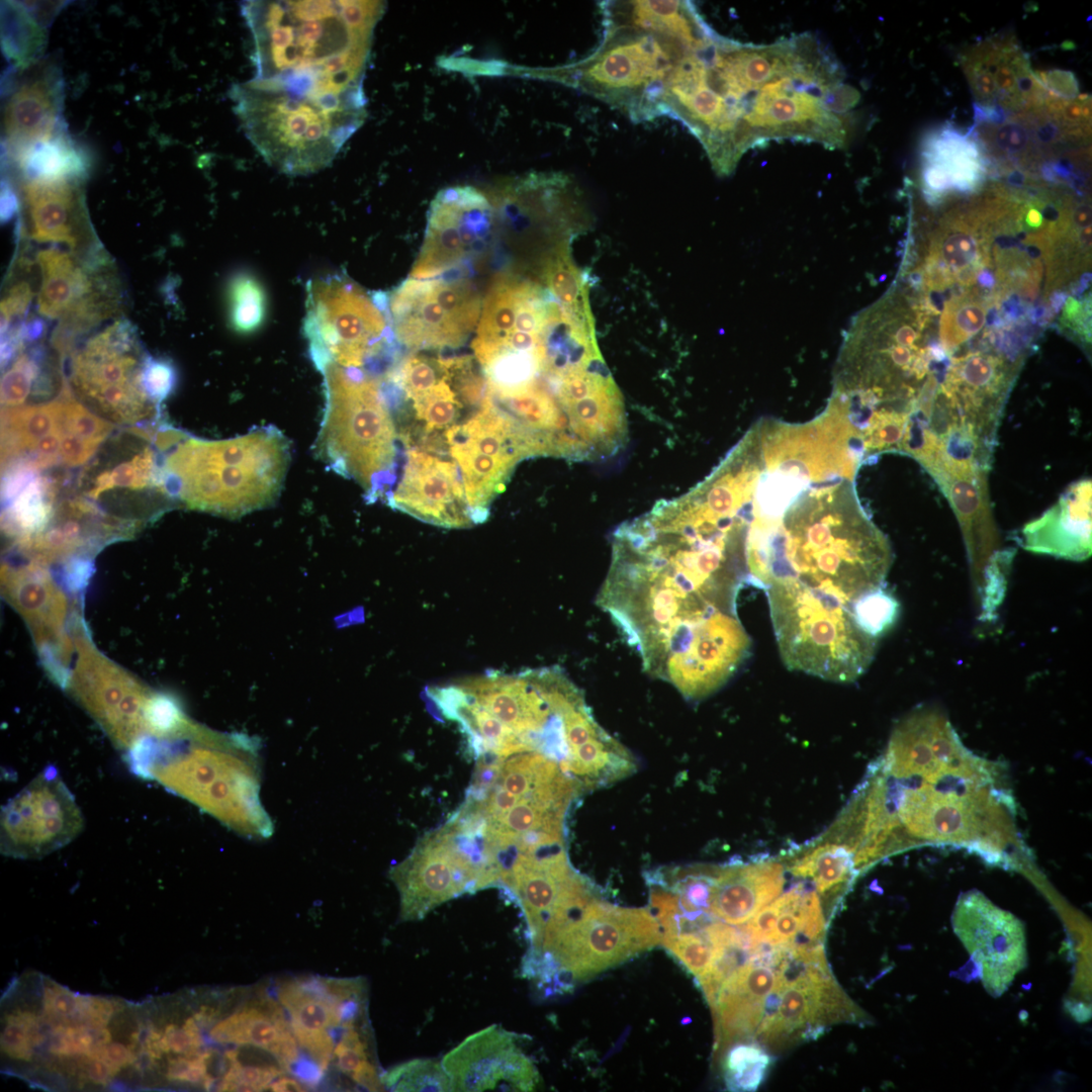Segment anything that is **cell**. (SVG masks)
<instances>
[{
	"label": "cell",
	"instance_id": "cell-1",
	"mask_svg": "<svg viewBox=\"0 0 1092 1092\" xmlns=\"http://www.w3.org/2000/svg\"><path fill=\"white\" fill-rule=\"evenodd\" d=\"M746 572L655 512L623 523L598 598L644 670L688 699L721 688L750 639L736 600Z\"/></svg>",
	"mask_w": 1092,
	"mask_h": 1092
},
{
	"label": "cell",
	"instance_id": "cell-2",
	"mask_svg": "<svg viewBox=\"0 0 1092 1092\" xmlns=\"http://www.w3.org/2000/svg\"><path fill=\"white\" fill-rule=\"evenodd\" d=\"M861 462L848 445L830 439L777 455L754 489L750 582H792L852 607L883 587L893 553L856 494Z\"/></svg>",
	"mask_w": 1092,
	"mask_h": 1092
},
{
	"label": "cell",
	"instance_id": "cell-3",
	"mask_svg": "<svg viewBox=\"0 0 1092 1092\" xmlns=\"http://www.w3.org/2000/svg\"><path fill=\"white\" fill-rule=\"evenodd\" d=\"M842 80L838 61L810 33L753 44L713 30L691 59L671 115L728 176L746 152L771 141L825 144L838 124Z\"/></svg>",
	"mask_w": 1092,
	"mask_h": 1092
},
{
	"label": "cell",
	"instance_id": "cell-4",
	"mask_svg": "<svg viewBox=\"0 0 1092 1092\" xmlns=\"http://www.w3.org/2000/svg\"><path fill=\"white\" fill-rule=\"evenodd\" d=\"M857 800L864 832L880 855L931 844L997 860L1019 845L1015 801L999 765L965 747L934 707L918 709L896 726Z\"/></svg>",
	"mask_w": 1092,
	"mask_h": 1092
},
{
	"label": "cell",
	"instance_id": "cell-5",
	"mask_svg": "<svg viewBox=\"0 0 1092 1092\" xmlns=\"http://www.w3.org/2000/svg\"><path fill=\"white\" fill-rule=\"evenodd\" d=\"M141 1001L80 994L38 972L1 997V1071L51 1091L140 1089Z\"/></svg>",
	"mask_w": 1092,
	"mask_h": 1092
},
{
	"label": "cell",
	"instance_id": "cell-6",
	"mask_svg": "<svg viewBox=\"0 0 1092 1092\" xmlns=\"http://www.w3.org/2000/svg\"><path fill=\"white\" fill-rule=\"evenodd\" d=\"M385 3L269 0L242 4L253 40L252 79L302 93L352 95Z\"/></svg>",
	"mask_w": 1092,
	"mask_h": 1092
},
{
	"label": "cell",
	"instance_id": "cell-7",
	"mask_svg": "<svg viewBox=\"0 0 1092 1092\" xmlns=\"http://www.w3.org/2000/svg\"><path fill=\"white\" fill-rule=\"evenodd\" d=\"M604 37L586 58L521 75L579 89L633 121L656 118L663 84L692 38L701 14L690 1H604Z\"/></svg>",
	"mask_w": 1092,
	"mask_h": 1092
},
{
	"label": "cell",
	"instance_id": "cell-8",
	"mask_svg": "<svg viewBox=\"0 0 1092 1092\" xmlns=\"http://www.w3.org/2000/svg\"><path fill=\"white\" fill-rule=\"evenodd\" d=\"M260 745L242 734L212 731L192 721L169 738H148L128 750L131 769L156 780L242 836L269 837L260 798Z\"/></svg>",
	"mask_w": 1092,
	"mask_h": 1092
},
{
	"label": "cell",
	"instance_id": "cell-9",
	"mask_svg": "<svg viewBox=\"0 0 1092 1092\" xmlns=\"http://www.w3.org/2000/svg\"><path fill=\"white\" fill-rule=\"evenodd\" d=\"M167 449V494L188 509L231 518L272 505L290 461L288 439L271 426L219 441L181 432Z\"/></svg>",
	"mask_w": 1092,
	"mask_h": 1092
},
{
	"label": "cell",
	"instance_id": "cell-10",
	"mask_svg": "<svg viewBox=\"0 0 1092 1092\" xmlns=\"http://www.w3.org/2000/svg\"><path fill=\"white\" fill-rule=\"evenodd\" d=\"M325 411L315 442L320 457L338 474L354 479L376 500L395 480L394 423L382 384L355 367L328 363Z\"/></svg>",
	"mask_w": 1092,
	"mask_h": 1092
},
{
	"label": "cell",
	"instance_id": "cell-11",
	"mask_svg": "<svg viewBox=\"0 0 1092 1092\" xmlns=\"http://www.w3.org/2000/svg\"><path fill=\"white\" fill-rule=\"evenodd\" d=\"M235 110L255 149L288 175L328 167L361 126L366 111L335 108L252 83L235 85Z\"/></svg>",
	"mask_w": 1092,
	"mask_h": 1092
},
{
	"label": "cell",
	"instance_id": "cell-12",
	"mask_svg": "<svg viewBox=\"0 0 1092 1092\" xmlns=\"http://www.w3.org/2000/svg\"><path fill=\"white\" fill-rule=\"evenodd\" d=\"M782 659L795 670L839 682L856 679L874 658L877 638L853 609L786 581L764 586Z\"/></svg>",
	"mask_w": 1092,
	"mask_h": 1092
},
{
	"label": "cell",
	"instance_id": "cell-13",
	"mask_svg": "<svg viewBox=\"0 0 1092 1092\" xmlns=\"http://www.w3.org/2000/svg\"><path fill=\"white\" fill-rule=\"evenodd\" d=\"M659 941V923L648 910L617 907L594 899L524 974L548 984L554 977L560 984L566 979L583 980Z\"/></svg>",
	"mask_w": 1092,
	"mask_h": 1092
},
{
	"label": "cell",
	"instance_id": "cell-14",
	"mask_svg": "<svg viewBox=\"0 0 1092 1092\" xmlns=\"http://www.w3.org/2000/svg\"><path fill=\"white\" fill-rule=\"evenodd\" d=\"M304 334L318 369L334 363L360 367L390 345L386 296H369L341 275H327L306 286Z\"/></svg>",
	"mask_w": 1092,
	"mask_h": 1092
},
{
	"label": "cell",
	"instance_id": "cell-15",
	"mask_svg": "<svg viewBox=\"0 0 1092 1092\" xmlns=\"http://www.w3.org/2000/svg\"><path fill=\"white\" fill-rule=\"evenodd\" d=\"M148 355L133 326L117 321L71 354L69 386L89 410L112 424H142L158 411L143 385Z\"/></svg>",
	"mask_w": 1092,
	"mask_h": 1092
},
{
	"label": "cell",
	"instance_id": "cell-16",
	"mask_svg": "<svg viewBox=\"0 0 1092 1092\" xmlns=\"http://www.w3.org/2000/svg\"><path fill=\"white\" fill-rule=\"evenodd\" d=\"M79 656L68 687L76 700L118 747L130 750L148 738H160L176 723L180 707L153 694L109 662L82 634Z\"/></svg>",
	"mask_w": 1092,
	"mask_h": 1092
},
{
	"label": "cell",
	"instance_id": "cell-17",
	"mask_svg": "<svg viewBox=\"0 0 1092 1092\" xmlns=\"http://www.w3.org/2000/svg\"><path fill=\"white\" fill-rule=\"evenodd\" d=\"M389 877L400 896V918L423 919L441 904L493 886L482 850L452 819L428 833Z\"/></svg>",
	"mask_w": 1092,
	"mask_h": 1092
},
{
	"label": "cell",
	"instance_id": "cell-18",
	"mask_svg": "<svg viewBox=\"0 0 1092 1092\" xmlns=\"http://www.w3.org/2000/svg\"><path fill=\"white\" fill-rule=\"evenodd\" d=\"M496 886L506 888L524 911L532 944L525 962L539 959L594 900L588 885L571 868L564 846L513 855L502 866Z\"/></svg>",
	"mask_w": 1092,
	"mask_h": 1092
},
{
	"label": "cell",
	"instance_id": "cell-19",
	"mask_svg": "<svg viewBox=\"0 0 1092 1092\" xmlns=\"http://www.w3.org/2000/svg\"><path fill=\"white\" fill-rule=\"evenodd\" d=\"M395 339L413 350L457 348L477 327L481 299L465 279L407 278L387 299Z\"/></svg>",
	"mask_w": 1092,
	"mask_h": 1092
},
{
	"label": "cell",
	"instance_id": "cell-20",
	"mask_svg": "<svg viewBox=\"0 0 1092 1092\" xmlns=\"http://www.w3.org/2000/svg\"><path fill=\"white\" fill-rule=\"evenodd\" d=\"M37 264L41 275L38 311L63 321L64 335L55 337V342L83 332L117 310L116 278L100 248L92 250L84 261L56 248L46 249L37 254Z\"/></svg>",
	"mask_w": 1092,
	"mask_h": 1092
},
{
	"label": "cell",
	"instance_id": "cell-21",
	"mask_svg": "<svg viewBox=\"0 0 1092 1092\" xmlns=\"http://www.w3.org/2000/svg\"><path fill=\"white\" fill-rule=\"evenodd\" d=\"M2 854L41 858L74 840L84 818L54 765L47 766L1 809Z\"/></svg>",
	"mask_w": 1092,
	"mask_h": 1092
},
{
	"label": "cell",
	"instance_id": "cell-22",
	"mask_svg": "<svg viewBox=\"0 0 1092 1092\" xmlns=\"http://www.w3.org/2000/svg\"><path fill=\"white\" fill-rule=\"evenodd\" d=\"M785 974L778 1007L756 1030L764 1044L779 1048L852 1015L849 1000L831 976L823 946L793 951Z\"/></svg>",
	"mask_w": 1092,
	"mask_h": 1092
},
{
	"label": "cell",
	"instance_id": "cell-23",
	"mask_svg": "<svg viewBox=\"0 0 1092 1092\" xmlns=\"http://www.w3.org/2000/svg\"><path fill=\"white\" fill-rule=\"evenodd\" d=\"M495 230L494 208L488 193L473 186L445 188L431 202L424 243L411 276L434 279L456 271L481 252Z\"/></svg>",
	"mask_w": 1092,
	"mask_h": 1092
},
{
	"label": "cell",
	"instance_id": "cell-24",
	"mask_svg": "<svg viewBox=\"0 0 1092 1092\" xmlns=\"http://www.w3.org/2000/svg\"><path fill=\"white\" fill-rule=\"evenodd\" d=\"M299 1044L325 1073L334 1057L332 1030L364 1024L366 988L361 979H294L278 989Z\"/></svg>",
	"mask_w": 1092,
	"mask_h": 1092
},
{
	"label": "cell",
	"instance_id": "cell-25",
	"mask_svg": "<svg viewBox=\"0 0 1092 1092\" xmlns=\"http://www.w3.org/2000/svg\"><path fill=\"white\" fill-rule=\"evenodd\" d=\"M953 931L976 963L985 989L1003 994L1026 965L1022 922L983 893H963L951 915Z\"/></svg>",
	"mask_w": 1092,
	"mask_h": 1092
},
{
	"label": "cell",
	"instance_id": "cell-26",
	"mask_svg": "<svg viewBox=\"0 0 1092 1092\" xmlns=\"http://www.w3.org/2000/svg\"><path fill=\"white\" fill-rule=\"evenodd\" d=\"M2 85L7 159L67 132L62 118L63 79L52 61L40 59L25 69L11 68Z\"/></svg>",
	"mask_w": 1092,
	"mask_h": 1092
},
{
	"label": "cell",
	"instance_id": "cell-27",
	"mask_svg": "<svg viewBox=\"0 0 1092 1092\" xmlns=\"http://www.w3.org/2000/svg\"><path fill=\"white\" fill-rule=\"evenodd\" d=\"M790 944H759L743 965L722 981L710 1003L715 1022L716 1049L754 1035L768 996L786 981Z\"/></svg>",
	"mask_w": 1092,
	"mask_h": 1092
},
{
	"label": "cell",
	"instance_id": "cell-28",
	"mask_svg": "<svg viewBox=\"0 0 1092 1092\" xmlns=\"http://www.w3.org/2000/svg\"><path fill=\"white\" fill-rule=\"evenodd\" d=\"M451 1091H532L539 1082L517 1035L493 1024L478 1030L442 1059Z\"/></svg>",
	"mask_w": 1092,
	"mask_h": 1092
},
{
	"label": "cell",
	"instance_id": "cell-29",
	"mask_svg": "<svg viewBox=\"0 0 1092 1092\" xmlns=\"http://www.w3.org/2000/svg\"><path fill=\"white\" fill-rule=\"evenodd\" d=\"M388 505L425 522L462 528L472 525L460 469L454 460L411 448Z\"/></svg>",
	"mask_w": 1092,
	"mask_h": 1092
},
{
	"label": "cell",
	"instance_id": "cell-30",
	"mask_svg": "<svg viewBox=\"0 0 1092 1092\" xmlns=\"http://www.w3.org/2000/svg\"><path fill=\"white\" fill-rule=\"evenodd\" d=\"M964 69L977 103L1020 113L1043 105L1046 91L1031 71L1027 56L1012 41L991 40L976 47L966 56Z\"/></svg>",
	"mask_w": 1092,
	"mask_h": 1092
},
{
	"label": "cell",
	"instance_id": "cell-31",
	"mask_svg": "<svg viewBox=\"0 0 1092 1092\" xmlns=\"http://www.w3.org/2000/svg\"><path fill=\"white\" fill-rule=\"evenodd\" d=\"M81 182L23 177L19 201L24 226L33 240L64 244L72 250L93 244Z\"/></svg>",
	"mask_w": 1092,
	"mask_h": 1092
},
{
	"label": "cell",
	"instance_id": "cell-32",
	"mask_svg": "<svg viewBox=\"0 0 1092 1092\" xmlns=\"http://www.w3.org/2000/svg\"><path fill=\"white\" fill-rule=\"evenodd\" d=\"M212 1019L202 1028L205 1038L221 1045L258 1048L271 1055L285 1071L299 1058L298 1042L281 1005L270 998L251 1000L230 1014L216 1003Z\"/></svg>",
	"mask_w": 1092,
	"mask_h": 1092
},
{
	"label": "cell",
	"instance_id": "cell-33",
	"mask_svg": "<svg viewBox=\"0 0 1092 1092\" xmlns=\"http://www.w3.org/2000/svg\"><path fill=\"white\" fill-rule=\"evenodd\" d=\"M1091 479L1071 484L1058 502L1021 532L1024 549L1082 561L1091 555Z\"/></svg>",
	"mask_w": 1092,
	"mask_h": 1092
},
{
	"label": "cell",
	"instance_id": "cell-34",
	"mask_svg": "<svg viewBox=\"0 0 1092 1092\" xmlns=\"http://www.w3.org/2000/svg\"><path fill=\"white\" fill-rule=\"evenodd\" d=\"M783 886L784 868L776 860L716 867L710 914L728 924H742L772 902Z\"/></svg>",
	"mask_w": 1092,
	"mask_h": 1092
},
{
	"label": "cell",
	"instance_id": "cell-35",
	"mask_svg": "<svg viewBox=\"0 0 1092 1092\" xmlns=\"http://www.w3.org/2000/svg\"><path fill=\"white\" fill-rule=\"evenodd\" d=\"M3 576L11 601L26 618L37 642L46 646V651L53 645L58 656L70 652L64 629L65 597L42 565L31 561L18 568L5 566Z\"/></svg>",
	"mask_w": 1092,
	"mask_h": 1092
},
{
	"label": "cell",
	"instance_id": "cell-36",
	"mask_svg": "<svg viewBox=\"0 0 1092 1092\" xmlns=\"http://www.w3.org/2000/svg\"><path fill=\"white\" fill-rule=\"evenodd\" d=\"M921 163L939 169L949 180L951 191L965 194L977 190L989 170V161L974 132L969 129L964 133L950 124L925 135Z\"/></svg>",
	"mask_w": 1092,
	"mask_h": 1092
},
{
	"label": "cell",
	"instance_id": "cell-37",
	"mask_svg": "<svg viewBox=\"0 0 1092 1092\" xmlns=\"http://www.w3.org/2000/svg\"><path fill=\"white\" fill-rule=\"evenodd\" d=\"M85 496L100 502L109 492H141L154 487L164 490L162 466L152 447L142 445L132 454L95 469L92 476H82Z\"/></svg>",
	"mask_w": 1092,
	"mask_h": 1092
},
{
	"label": "cell",
	"instance_id": "cell-38",
	"mask_svg": "<svg viewBox=\"0 0 1092 1092\" xmlns=\"http://www.w3.org/2000/svg\"><path fill=\"white\" fill-rule=\"evenodd\" d=\"M634 761L629 751L607 732L571 749L562 769L580 788L608 785L631 774Z\"/></svg>",
	"mask_w": 1092,
	"mask_h": 1092
},
{
	"label": "cell",
	"instance_id": "cell-39",
	"mask_svg": "<svg viewBox=\"0 0 1092 1092\" xmlns=\"http://www.w3.org/2000/svg\"><path fill=\"white\" fill-rule=\"evenodd\" d=\"M46 42L44 26L24 4L1 2V46L12 68L25 69L40 60Z\"/></svg>",
	"mask_w": 1092,
	"mask_h": 1092
},
{
	"label": "cell",
	"instance_id": "cell-40",
	"mask_svg": "<svg viewBox=\"0 0 1092 1092\" xmlns=\"http://www.w3.org/2000/svg\"><path fill=\"white\" fill-rule=\"evenodd\" d=\"M25 178L84 180V155L65 132L51 142L36 145L10 159Z\"/></svg>",
	"mask_w": 1092,
	"mask_h": 1092
},
{
	"label": "cell",
	"instance_id": "cell-41",
	"mask_svg": "<svg viewBox=\"0 0 1092 1092\" xmlns=\"http://www.w3.org/2000/svg\"><path fill=\"white\" fill-rule=\"evenodd\" d=\"M853 868V848L838 838L814 844L790 867L795 876L811 878L820 894L839 889L851 878Z\"/></svg>",
	"mask_w": 1092,
	"mask_h": 1092
},
{
	"label": "cell",
	"instance_id": "cell-42",
	"mask_svg": "<svg viewBox=\"0 0 1092 1092\" xmlns=\"http://www.w3.org/2000/svg\"><path fill=\"white\" fill-rule=\"evenodd\" d=\"M542 279L545 288L568 314L581 323L594 325L588 288L569 255L567 244L558 247L545 259Z\"/></svg>",
	"mask_w": 1092,
	"mask_h": 1092
},
{
	"label": "cell",
	"instance_id": "cell-43",
	"mask_svg": "<svg viewBox=\"0 0 1092 1092\" xmlns=\"http://www.w3.org/2000/svg\"><path fill=\"white\" fill-rule=\"evenodd\" d=\"M44 348L34 346L20 352L1 379V403L4 408L24 405L30 393L44 394L52 389V379L42 369Z\"/></svg>",
	"mask_w": 1092,
	"mask_h": 1092
},
{
	"label": "cell",
	"instance_id": "cell-44",
	"mask_svg": "<svg viewBox=\"0 0 1092 1092\" xmlns=\"http://www.w3.org/2000/svg\"><path fill=\"white\" fill-rule=\"evenodd\" d=\"M337 1069L358 1086L369 1091L384 1088L377 1067L371 1061L369 1036L364 1024L347 1027L336 1042L334 1057Z\"/></svg>",
	"mask_w": 1092,
	"mask_h": 1092
},
{
	"label": "cell",
	"instance_id": "cell-45",
	"mask_svg": "<svg viewBox=\"0 0 1092 1092\" xmlns=\"http://www.w3.org/2000/svg\"><path fill=\"white\" fill-rule=\"evenodd\" d=\"M232 328L240 334L259 329L266 315V295L261 282L249 272L235 274L228 287Z\"/></svg>",
	"mask_w": 1092,
	"mask_h": 1092
},
{
	"label": "cell",
	"instance_id": "cell-46",
	"mask_svg": "<svg viewBox=\"0 0 1092 1092\" xmlns=\"http://www.w3.org/2000/svg\"><path fill=\"white\" fill-rule=\"evenodd\" d=\"M984 301L960 296L948 299L940 320V344L945 353L953 354L960 346L973 338L986 321Z\"/></svg>",
	"mask_w": 1092,
	"mask_h": 1092
},
{
	"label": "cell",
	"instance_id": "cell-47",
	"mask_svg": "<svg viewBox=\"0 0 1092 1092\" xmlns=\"http://www.w3.org/2000/svg\"><path fill=\"white\" fill-rule=\"evenodd\" d=\"M381 1082L390 1091H451L442 1063L432 1059H415L397 1065L381 1075Z\"/></svg>",
	"mask_w": 1092,
	"mask_h": 1092
},
{
	"label": "cell",
	"instance_id": "cell-48",
	"mask_svg": "<svg viewBox=\"0 0 1092 1092\" xmlns=\"http://www.w3.org/2000/svg\"><path fill=\"white\" fill-rule=\"evenodd\" d=\"M661 942L699 981L704 979L730 950L723 949L712 942L704 927L697 931L663 935Z\"/></svg>",
	"mask_w": 1092,
	"mask_h": 1092
},
{
	"label": "cell",
	"instance_id": "cell-49",
	"mask_svg": "<svg viewBox=\"0 0 1092 1092\" xmlns=\"http://www.w3.org/2000/svg\"><path fill=\"white\" fill-rule=\"evenodd\" d=\"M413 406L417 419L425 423L426 434L437 430L445 432L458 425L463 403L452 387L447 368L446 374L436 386L414 400Z\"/></svg>",
	"mask_w": 1092,
	"mask_h": 1092
},
{
	"label": "cell",
	"instance_id": "cell-50",
	"mask_svg": "<svg viewBox=\"0 0 1092 1092\" xmlns=\"http://www.w3.org/2000/svg\"><path fill=\"white\" fill-rule=\"evenodd\" d=\"M770 1057L754 1043H738L725 1059L726 1080L731 1090L753 1091L762 1082Z\"/></svg>",
	"mask_w": 1092,
	"mask_h": 1092
},
{
	"label": "cell",
	"instance_id": "cell-51",
	"mask_svg": "<svg viewBox=\"0 0 1092 1092\" xmlns=\"http://www.w3.org/2000/svg\"><path fill=\"white\" fill-rule=\"evenodd\" d=\"M222 1054L226 1071L217 1085L216 1090L219 1091L266 1090L285 1071L281 1066L247 1064L241 1059L237 1049L226 1050Z\"/></svg>",
	"mask_w": 1092,
	"mask_h": 1092
},
{
	"label": "cell",
	"instance_id": "cell-52",
	"mask_svg": "<svg viewBox=\"0 0 1092 1092\" xmlns=\"http://www.w3.org/2000/svg\"><path fill=\"white\" fill-rule=\"evenodd\" d=\"M446 374L442 359L422 355L407 357L401 366L389 374V379L411 400L428 393Z\"/></svg>",
	"mask_w": 1092,
	"mask_h": 1092
},
{
	"label": "cell",
	"instance_id": "cell-53",
	"mask_svg": "<svg viewBox=\"0 0 1092 1092\" xmlns=\"http://www.w3.org/2000/svg\"><path fill=\"white\" fill-rule=\"evenodd\" d=\"M898 609L897 601L881 587L859 599L853 614L859 627L877 638L893 625Z\"/></svg>",
	"mask_w": 1092,
	"mask_h": 1092
},
{
	"label": "cell",
	"instance_id": "cell-54",
	"mask_svg": "<svg viewBox=\"0 0 1092 1092\" xmlns=\"http://www.w3.org/2000/svg\"><path fill=\"white\" fill-rule=\"evenodd\" d=\"M175 383L176 371L173 364L148 355L143 368V385L157 406L173 391Z\"/></svg>",
	"mask_w": 1092,
	"mask_h": 1092
},
{
	"label": "cell",
	"instance_id": "cell-55",
	"mask_svg": "<svg viewBox=\"0 0 1092 1092\" xmlns=\"http://www.w3.org/2000/svg\"><path fill=\"white\" fill-rule=\"evenodd\" d=\"M32 292L24 282L15 283L1 301V334L20 327L27 317Z\"/></svg>",
	"mask_w": 1092,
	"mask_h": 1092
},
{
	"label": "cell",
	"instance_id": "cell-56",
	"mask_svg": "<svg viewBox=\"0 0 1092 1092\" xmlns=\"http://www.w3.org/2000/svg\"><path fill=\"white\" fill-rule=\"evenodd\" d=\"M1034 75L1051 95L1064 100H1072L1079 95V83L1071 71L1054 69L1037 71Z\"/></svg>",
	"mask_w": 1092,
	"mask_h": 1092
},
{
	"label": "cell",
	"instance_id": "cell-57",
	"mask_svg": "<svg viewBox=\"0 0 1092 1092\" xmlns=\"http://www.w3.org/2000/svg\"><path fill=\"white\" fill-rule=\"evenodd\" d=\"M20 201L12 183L4 179L1 184V220H10L19 210Z\"/></svg>",
	"mask_w": 1092,
	"mask_h": 1092
},
{
	"label": "cell",
	"instance_id": "cell-58",
	"mask_svg": "<svg viewBox=\"0 0 1092 1092\" xmlns=\"http://www.w3.org/2000/svg\"><path fill=\"white\" fill-rule=\"evenodd\" d=\"M272 1091H304L305 1088L300 1080L292 1077L280 1076L270 1086Z\"/></svg>",
	"mask_w": 1092,
	"mask_h": 1092
}]
</instances>
